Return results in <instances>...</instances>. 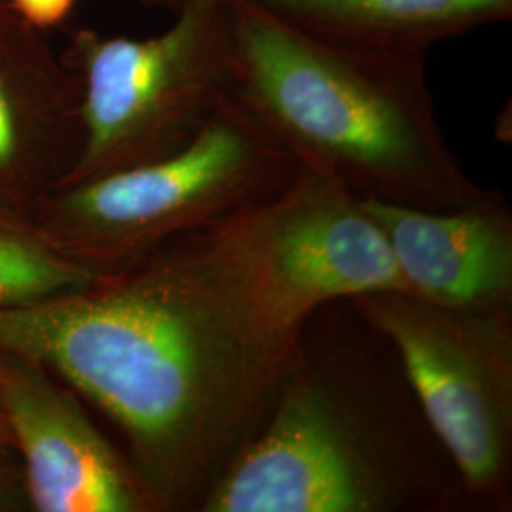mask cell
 I'll return each mask as SVG.
<instances>
[{"label":"cell","instance_id":"obj_11","mask_svg":"<svg viewBox=\"0 0 512 512\" xmlns=\"http://www.w3.org/2000/svg\"><path fill=\"white\" fill-rule=\"evenodd\" d=\"M334 44L427 55L440 40L512 18V0H256Z\"/></svg>","mask_w":512,"mask_h":512},{"label":"cell","instance_id":"obj_9","mask_svg":"<svg viewBox=\"0 0 512 512\" xmlns=\"http://www.w3.org/2000/svg\"><path fill=\"white\" fill-rule=\"evenodd\" d=\"M82 147L73 71L42 31L0 14V207L31 219L67 184Z\"/></svg>","mask_w":512,"mask_h":512},{"label":"cell","instance_id":"obj_17","mask_svg":"<svg viewBox=\"0 0 512 512\" xmlns=\"http://www.w3.org/2000/svg\"><path fill=\"white\" fill-rule=\"evenodd\" d=\"M8 10H10V8L6 6V2H4V0H0V12H8ZM10 12H12V10H10Z\"/></svg>","mask_w":512,"mask_h":512},{"label":"cell","instance_id":"obj_12","mask_svg":"<svg viewBox=\"0 0 512 512\" xmlns=\"http://www.w3.org/2000/svg\"><path fill=\"white\" fill-rule=\"evenodd\" d=\"M99 279L59 253L33 219L0 207V308L31 306Z\"/></svg>","mask_w":512,"mask_h":512},{"label":"cell","instance_id":"obj_1","mask_svg":"<svg viewBox=\"0 0 512 512\" xmlns=\"http://www.w3.org/2000/svg\"><path fill=\"white\" fill-rule=\"evenodd\" d=\"M302 329L202 230L80 291L0 308V349L109 416L158 512L200 509L266 420Z\"/></svg>","mask_w":512,"mask_h":512},{"label":"cell","instance_id":"obj_14","mask_svg":"<svg viewBox=\"0 0 512 512\" xmlns=\"http://www.w3.org/2000/svg\"><path fill=\"white\" fill-rule=\"evenodd\" d=\"M4 2L19 19H23L38 31L46 33L48 29L61 25L65 19L69 18L78 0H4Z\"/></svg>","mask_w":512,"mask_h":512},{"label":"cell","instance_id":"obj_7","mask_svg":"<svg viewBox=\"0 0 512 512\" xmlns=\"http://www.w3.org/2000/svg\"><path fill=\"white\" fill-rule=\"evenodd\" d=\"M203 230L222 258L296 325L334 302L410 291L361 200L302 165L272 198Z\"/></svg>","mask_w":512,"mask_h":512},{"label":"cell","instance_id":"obj_13","mask_svg":"<svg viewBox=\"0 0 512 512\" xmlns=\"http://www.w3.org/2000/svg\"><path fill=\"white\" fill-rule=\"evenodd\" d=\"M0 512H33L18 452L0 442Z\"/></svg>","mask_w":512,"mask_h":512},{"label":"cell","instance_id":"obj_15","mask_svg":"<svg viewBox=\"0 0 512 512\" xmlns=\"http://www.w3.org/2000/svg\"><path fill=\"white\" fill-rule=\"evenodd\" d=\"M148 8H154V10H164L169 12L171 16L183 12L184 8H188L190 4L198 2V0H141Z\"/></svg>","mask_w":512,"mask_h":512},{"label":"cell","instance_id":"obj_18","mask_svg":"<svg viewBox=\"0 0 512 512\" xmlns=\"http://www.w3.org/2000/svg\"><path fill=\"white\" fill-rule=\"evenodd\" d=\"M8 12H10V10H8ZM0 14H6V12H0Z\"/></svg>","mask_w":512,"mask_h":512},{"label":"cell","instance_id":"obj_4","mask_svg":"<svg viewBox=\"0 0 512 512\" xmlns=\"http://www.w3.org/2000/svg\"><path fill=\"white\" fill-rule=\"evenodd\" d=\"M296 169L291 152L232 97L183 148L63 186L31 219L59 253L107 277L272 198Z\"/></svg>","mask_w":512,"mask_h":512},{"label":"cell","instance_id":"obj_8","mask_svg":"<svg viewBox=\"0 0 512 512\" xmlns=\"http://www.w3.org/2000/svg\"><path fill=\"white\" fill-rule=\"evenodd\" d=\"M0 410L33 512H158L80 395L37 359L0 349Z\"/></svg>","mask_w":512,"mask_h":512},{"label":"cell","instance_id":"obj_3","mask_svg":"<svg viewBox=\"0 0 512 512\" xmlns=\"http://www.w3.org/2000/svg\"><path fill=\"white\" fill-rule=\"evenodd\" d=\"M234 99L296 164L357 198L450 211L488 190L465 173L440 131L425 55L334 44L230 0Z\"/></svg>","mask_w":512,"mask_h":512},{"label":"cell","instance_id":"obj_6","mask_svg":"<svg viewBox=\"0 0 512 512\" xmlns=\"http://www.w3.org/2000/svg\"><path fill=\"white\" fill-rule=\"evenodd\" d=\"M403 366L471 503L505 505L512 476V308H459L387 289L348 300Z\"/></svg>","mask_w":512,"mask_h":512},{"label":"cell","instance_id":"obj_16","mask_svg":"<svg viewBox=\"0 0 512 512\" xmlns=\"http://www.w3.org/2000/svg\"><path fill=\"white\" fill-rule=\"evenodd\" d=\"M0 442H6V444H12V437H10V431H8V425L4 420V414L0 410ZM14 446V444H12Z\"/></svg>","mask_w":512,"mask_h":512},{"label":"cell","instance_id":"obj_5","mask_svg":"<svg viewBox=\"0 0 512 512\" xmlns=\"http://www.w3.org/2000/svg\"><path fill=\"white\" fill-rule=\"evenodd\" d=\"M63 63L82 97L84 147L65 186L183 148L234 95L230 0H198L150 38L76 31Z\"/></svg>","mask_w":512,"mask_h":512},{"label":"cell","instance_id":"obj_2","mask_svg":"<svg viewBox=\"0 0 512 512\" xmlns=\"http://www.w3.org/2000/svg\"><path fill=\"white\" fill-rule=\"evenodd\" d=\"M465 499L389 342L378 353L311 315L262 427L198 512L446 511Z\"/></svg>","mask_w":512,"mask_h":512},{"label":"cell","instance_id":"obj_10","mask_svg":"<svg viewBox=\"0 0 512 512\" xmlns=\"http://www.w3.org/2000/svg\"><path fill=\"white\" fill-rule=\"evenodd\" d=\"M359 200L412 293L459 308H512V213L499 192L450 211Z\"/></svg>","mask_w":512,"mask_h":512}]
</instances>
